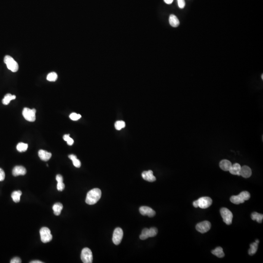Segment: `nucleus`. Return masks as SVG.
Returning a JSON list of instances; mask_svg holds the SVG:
<instances>
[{
  "instance_id": "f257e3e1",
  "label": "nucleus",
  "mask_w": 263,
  "mask_h": 263,
  "mask_svg": "<svg viewBox=\"0 0 263 263\" xmlns=\"http://www.w3.org/2000/svg\"><path fill=\"white\" fill-rule=\"evenodd\" d=\"M102 196V191L98 188L93 189L90 190L87 194L86 203L87 204H95L100 199Z\"/></svg>"
},
{
  "instance_id": "f03ea898",
  "label": "nucleus",
  "mask_w": 263,
  "mask_h": 263,
  "mask_svg": "<svg viewBox=\"0 0 263 263\" xmlns=\"http://www.w3.org/2000/svg\"><path fill=\"white\" fill-rule=\"evenodd\" d=\"M250 197V195L248 191H243L238 196H233L231 197L230 200L234 204L238 205L244 203L246 200H248Z\"/></svg>"
},
{
  "instance_id": "7ed1b4c3",
  "label": "nucleus",
  "mask_w": 263,
  "mask_h": 263,
  "mask_svg": "<svg viewBox=\"0 0 263 263\" xmlns=\"http://www.w3.org/2000/svg\"><path fill=\"white\" fill-rule=\"evenodd\" d=\"M213 203L212 199L209 197H202L193 202L195 208L199 207L201 209H207L211 206Z\"/></svg>"
},
{
  "instance_id": "20e7f679",
  "label": "nucleus",
  "mask_w": 263,
  "mask_h": 263,
  "mask_svg": "<svg viewBox=\"0 0 263 263\" xmlns=\"http://www.w3.org/2000/svg\"><path fill=\"white\" fill-rule=\"evenodd\" d=\"M4 62L7 66L8 69L13 72H16L19 69L18 63L11 56L6 55L4 58Z\"/></svg>"
},
{
  "instance_id": "39448f33",
  "label": "nucleus",
  "mask_w": 263,
  "mask_h": 263,
  "mask_svg": "<svg viewBox=\"0 0 263 263\" xmlns=\"http://www.w3.org/2000/svg\"><path fill=\"white\" fill-rule=\"evenodd\" d=\"M221 215L222 216L224 222L227 225H229L232 223L233 215L232 213L227 208H222L220 210Z\"/></svg>"
},
{
  "instance_id": "423d86ee",
  "label": "nucleus",
  "mask_w": 263,
  "mask_h": 263,
  "mask_svg": "<svg viewBox=\"0 0 263 263\" xmlns=\"http://www.w3.org/2000/svg\"><path fill=\"white\" fill-rule=\"evenodd\" d=\"M40 236H41V241L44 243L49 242L52 239V235L51 231L48 228L46 227H43L40 229Z\"/></svg>"
},
{
  "instance_id": "0eeeda50",
  "label": "nucleus",
  "mask_w": 263,
  "mask_h": 263,
  "mask_svg": "<svg viewBox=\"0 0 263 263\" xmlns=\"http://www.w3.org/2000/svg\"><path fill=\"white\" fill-rule=\"evenodd\" d=\"M81 259L84 263H92L93 254L90 249L85 248L82 250L81 253Z\"/></svg>"
},
{
  "instance_id": "6e6552de",
  "label": "nucleus",
  "mask_w": 263,
  "mask_h": 263,
  "mask_svg": "<svg viewBox=\"0 0 263 263\" xmlns=\"http://www.w3.org/2000/svg\"><path fill=\"white\" fill-rule=\"evenodd\" d=\"M36 109L25 108L22 111V115L27 121L30 122H34L36 119Z\"/></svg>"
},
{
  "instance_id": "1a4fd4ad",
  "label": "nucleus",
  "mask_w": 263,
  "mask_h": 263,
  "mask_svg": "<svg viewBox=\"0 0 263 263\" xmlns=\"http://www.w3.org/2000/svg\"><path fill=\"white\" fill-rule=\"evenodd\" d=\"M211 228V224L208 221H205L197 224L196 226V229L198 231L204 234L208 232Z\"/></svg>"
},
{
  "instance_id": "9d476101",
  "label": "nucleus",
  "mask_w": 263,
  "mask_h": 263,
  "mask_svg": "<svg viewBox=\"0 0 263 263\" xmlns=\"http://www.w3.org/2000/svg\"><path fill=\"white\" fill-rule=\"evenodd\" d=\"M123 236V232L120 228H117L115 229L113 235V242L116 245H118L121 243Z\"/></svg>"
},
{
  "instance_id": "9b49d317",
  "label": "nucleus",
  "mask_w": 263,
  "mask_h": 263,
  "mask_svg": "<svg viewBox=\"0 0 263 263\" xmlns=\"http://www.w3.org/2000/svg\"><path fill=\"white\" fill-rule=\"evenodd\" d=\"M140 212L143 215H147L150 217L155 216L156 212L153 209L147 206H142L140 208Z\"/></svg>"
},
{
  "instance_id": "f8f14e48",
  "label": "nucleus",
  "mask_w": 263,
  "mask_h": 263,
  "mask_svg": "<svg viewBox=\"0 0 263 263\" xmlns=\"http://www.w3.org/2000/svg\"><path fill=\"white\" fill-rule=\"evenodd\" d=\"M142 177L145 180L150 182H153L156 180V177L153 175V171L151 170L143 172L142 173Z\"/></svg>"
},
{
  "instance_id": "ddd939ff",
  "label": "nucleus",
  "mask_w": 263,
  "mask_h": 263,
  "mask_svg": "<svg viewBox=\"0 0 263 263\" xmlns=\"http://www.w3.org/2000/svg\"><path fill=\"white\" fill-rule=\"evenodd\" d=\"M27 173V170L22 166H15L12 170V174L14 176L17 177L19 175H24Z\"/></svg>"
},
{
  "instance_id": "4468645a",
  "label": "nucleus",
  "mask_w": 263,
  "mask_h": 263,
  "mask_svg": "<svg viewBox=\"0 0 263 263\" xmlns=\"http://www.w3.org/2000/svg\"><path fill=\"white\" fill-rule=\"evenodd\" d=\"M252 171L250 168L247 166H243L241 167V170L240 172V175L244 178H248L251 175Z\"/></svg>"
},
{
  "instance_id": "2eb2a0df",
  "label": "nucleus",
  "mask_w": 263,
  "mask_h": 263,
  "mask_svg": "<svg viewBox=\"0 0 263 263\" xmlns=\"http://www.w3.org/2000/svg\"><path fill=\"white\" fill-rule=\"evenodd\" d=\"M38 154L40 159L44 161H47L49 160L52 156L51 153L46 151L45 150H40L39 151Z\"/></svg>"
},
{
  "instance_id": "dca6fc26",
  "label": "nucleus",
  "mask_w": 263,
  "mask_h": 263,
  "mask_svg": "<svg viewBox=\"0 0 263 263\" xmlns=\"http://www.w3.org/2000/svg\"><path fill=\"white\" fill-rule=\"evenodd\" d=\"M232 166V164L229 160L227 159H223L221 160L219 163V166L222 170L224 171H229Z\"/></svg>"
},
{
  "instance_id": "f3484780",
  "label": "nucleus",
  "mask_w": 263,
  "mask_h": 263,
  "mask_svg": "<svg viewBox=\"0 0 263 263\" xmlns=\"http://www.w3.org/2000/svg\"><path fill=\"white\" fill-rule=\"evenodd\" d=\"M241 166L238 163H235L234 164H232L231 169H229V173L232 175L240 176V172L241 170Z\"/></svg>"
},
{
  "instance_id": "a211bd4d",
  "label": "nucleus",
  "mask_w": 263,
  "mask_h": 263,
  "mask_svg": "<svg viewBox=\"0 0 263 263\" xmlns=\"http://www.w3.org/2000/svg\"><path fill=\"white\" fill-rule=\"evenodd\" d=\"M169 23L170 25L173 27H177L180 25L179 20L175 15L172 14L169 17Z\"/></svg>"
},
{
  "instance_id": "6ab92c4d",
  "label": "nucleus",
  "mask_w": 263,
  "mask_h": 263,
  "mask_svg": "<svg viewBox=\"0 0 263 263\" xmlns=\"http://www.w3.org/2000/svg\"><path fill=\"white\" fill-rule=\"evenodd\" d=\"M52 209L55 215H59L63 209V205L60 203H56L53 205Z\"/></svg>"
},
{
  "instance_id": "aec40b11",
  "label": "nucleus",
  "mask_w": 263,
  "mask_h": 263,
  "mask_svg": "<svg viewBox=\"0 0 263 263\" xmlns=\"http://www.w3.org/2000/svg\"><path fill=\"white\" fill-rule=\"evenodd\" d=\"M212 254L216 256L218 258H223L225 256L223 248L220 247H217L215 250L212 251Z\"/></svg>"
},
{
  "instance_id": "412c9836",
  "label": "nucleus",
  "mask_w": 263,
  "mask_h": 263,
  "mask_svg": "<svg viewBox=\"0 0 263 263\" xmlns=\"http://www.w3.org/2000/svg\"><path fill=\"white\" fill-rule=\"evenodd\" d=\"M22 194V193L21 191H14L11 194V197L14 202L15 203H18L20 201V197Z\"/></svg>"
},
{
  "instance_id": "4be33fe9",
  "label": "nucleus",
  "mask_w": 263,
  "mask_h": 263,
  "mask_svg": "<svg viewBox=\"0 0 263 263\" xmlns=\"http://www.w3.org/2000/svg\"><path fill=\"white\" fill-rule=\"evenodd\" d=\"M251 217L253 220H256L259 223H261L263 221V215L256 212H254L252 213Z\"/></svg>"
},
{
  "instance_id": "5701e85b",
  "label": "nucleus",
  "mask_w": 263,
  "mask_h": 263,
  "mask_svg": "<svg viewBox=\"0 0 263 263\" xmlns=\"http://www.w3.org/2000/svg\"><path fill=\"white\" fill-rule=\"evenodd\" d=\"M15 99H16V96L15 95H12L11 94H8L5 96V97L2 100V102L4 105H8L10 103L11 100H13Z\"/></svg>"
},
{
  "instance_id": "b1692460",
  "label": "nucleus",
  "mask_w": 263,
  "mask_h": 263,
  "mask_svg": "<svg viewBox=\"0 0 263 263\" xmlns=\"http://www.w3.org/2000/svg\"><path fill=\"white\" fill-rule=\"evenodd\" d=\"M68 157L72 160L74 166L76 168H79L81 167V161L77 159L76 156H75L74 154H70L68 156Z\"/></svg>"
},
{
  "instance_id": "393cba45",
  "label": "nucleus",
  "mask_w": 263,
  "mask_h": 263,
  "mask_svg": "<svg viewBox=\"0 0 263 263\" xmlns=\"http://www.w3.org/2000/svg\"><path fill=\"white\" fill-rule=\"evenodd\" d=\"M250 249L248 250V254L250 255H253L255 254L258 249V243L256 242L252 243L250 245Z\"/></svg>"
},
{
  "instance_id": "a878e982",
  "label": "nucleus",
  "mask_w": 263,
  "mask_h": 263,
  "mask_svg": "<svg viewBox=\"0 0 263 263\" xmlns=\"http://www.w3.org/2000/svg\"><path fill=\"white\" fill-rule=\"evenodd\" d=\"M27 148H28V144L25 143H19L17 146V149L20 152L26 151Z\"/></svg>"
},
{
  "instance_id": "bb28decb",
  "label": "nucleus",
  "mask_w": 263,
  "mask_h": 263,
  "mask_svg": "<svg viewBox=\"0 0 263 263\" xmlns=\"http://www.w3.org/2000/svg\"><path fill=\"white\" fill-rule=\"evenodd\" d=\"M140 239L141 240L147 239V238L149 237V229L147 228H145L143 229L141 232V234L140 235Z\"/></svg>"
},
{
  "instance_id": "cd10ccee",
  "label": "nucleus",
  "mask_w": 263,
  "mask_h": 263,
  "mask_svg": "<svg viewBox=\"0 0 263 263\" xmlns=\"http://www.w3.org/2000/svg\"><path fill=\"white\" fill-rule=\"evenodd\" d=\"M57 79L58 75L55 72H51L47 75V79L49 81H55Z\"/></svg>"
},
{
  "instance_id": "c85d7f7f",
  "label": "nucleus",
  "mask_w": 263,
  "mask_h": 263,
  "mask_svg": "<svg viewBox=\"0 0 263 263\" xmlns=\"http://www.w3.org/2000/svg\"><path fill=\"white\" fill-rule=\"evenodd\" d=\"M115 128L117 130H121L125 127V122L123 121H118L115 123Z\"/></svg>"
},
{
  "instance_id": "c756f323",
  "label": "nucleus",
  "mask_w": 263,
  "mask_h": 263,
  "mask_svg": "<svg viewBox=\"0 0 263 263\" xmlns=\"http://www.w3.org/2000/svg\"><path fill=\"white\" fill-rule=\"evenodd\" d=\"M158 230L157 229L154 227L150 228L149 229V237H153L156 236L157 235Z\"/></svg>"
},
{
  "instance_id": "7c9ffc66",
  "label": "nucleus",
  "mask_w": 263,
  "mask_h": 263,
  "mask_svg": "<svg viewBox=\"0 0 263 263\" xmlns=\"http://www.w3.org/2000/svg\"><path fill=\"white\" fill-rule=\"evenodd\" d=\"M63 140L67 142L68 145L71 146L73 144L74 140L72 138H71L69 135H65L63 136Z\"/></svg>"
},
{
  "instance_id": "2f4dec72",
  "label": "nucleus",
  "mask_w": 263,
  "mask_h": 263,
  "mask_svg": "<svg viewBox=\"0 0 263 263\" xmlns=\"http://www.w3.org/2000/svg\"><path fill=\"white\" fill-rule=\"evenodd\" d=\"M81 115L75 113L71 114L69 116L70 119L72 121H78V119H79L80 118H81Z\"/></svg>"
},
{
  "instance_id": "473e14b6",
  "label": "nucleus",
  "mask_w": 263,
  "mask_h": 263,
  "mask_svg": "<svg viewBox=\"0 0 263 263\" xmlns=\"http://www.w3.org/2000/svg\"><path fill=\"white\" fill-rule=\"evenodd\" d=\"M65 188V185L63 182H58L57 189L59 191H62Z\"/></svg>"
},
{
  "instance_id": "72a5a7b5",
  "label": "nucleus",
  "mask_w": 263,
  "mask_h": 263,
  "mask_svg": "<svg viewBox=\"0 0 263 263\" xmlns=\"http://www.w3.org/2000/svg\"><path fill=\"white\" fill-rule=\"evenodd\" d=\"M178 6L180 8L182 9L184 8L185 6V2L184 0H177Z\"/></svg>"
},
{
  "instance_id": "f704fd0d",
  "label": "nucleus",
  "mask_w": 263,
  "mask_h": 263,
  "mask_svg": "<svg viewBox=\"0 0 263 263\" xmlns=\"http://www.w3.org/2000/svg\"><path fill=\"white\" fill-rule=\"evenodd\" d=\"M5 178V173L3 169L0 168V181L4 180Z\"/></svg>"
},
{
  "instance_id": "c9c22d12",
  "label": "nucleus",
  "mask_w": 263,
  "mask_h": 263,
  "mask_svg": "<svg viewBox=\"0 0 263 263\" xmlns=\"http://www.w3.org/2000/svg\"><path fill=\"white\" fill-rule=\"evenodd\" d=\"M22 262L21 259L19 257H15L11 260V263H21Z\"/></svg>"
},
{
  "instance_id": "e433bc0d",
  "label": "nucleus",
  "mask_w": 263,
  "mask_h": 263,
  "mask_svg": "<svg viewBox=\"0 0 263 263\" xmlns=\"http://www.w3.org/2000/svg\"><path fill=\"white\" fill-rule=\"evenodd\" d=\"M56 179L58 182H63V177H62L61 175H57Z\"/></svg>"
},
{
  "instance_id": "4c0bfd02",
  "label": "nucleus",
  "mask_w": 263,
  "mask_h": 263,
  "mask_svg": "<svg viewBox=\"0 0 263 263\" xmlns=\"http://www.w3.org/2000/svg\"><path fill=\"white\" fill-rule=\"evenodd\" d=\"M164 1L165 3L167 4H171L173 3V0H164Z\"/></svg>"
},
{
  "instance_id": "58836bf2",
  "label": "nucleus",
  "mask_w": 263,
  "mask_h": 263,
  "mask_svg": "<svg viewBox=\"0 0 263 263\" xmlns=\"http://www.w3.org/2000/svg\"><path fill=\"white\" fill-rule=\"evenodd\" d=\"M31 263H43V262H42L41 261H38V260H35V261H32L31 262H30Z\"/></svg>"
},
{
  "instance_id": "ea45409f",
  "label": "nucleus",
  "mask_w": 263,
  "mask_h": 263,
  "mask_svg": "<svg viewBox=\"0 0 263 263\" xmlns=\"http://www.w3.org/2000/svg\"><path fill=\"white\" fill-rule=\"evenodd\" d=\"M255 242L257 243H258V244L259 242V240H256Z\"/></svg>"
},
{
  "instance_id": "a19ab883",
  "label": "nucleus",
  "mask_w": 263,
  "mask_h": 263,
  "mask_svg": "<svg viewBox=\"0 0 263 263\" xmlns=\"http://www.w3.org/2000/svg\"><path fill=\"white\" fill-rule=\"evenodd\" d=\"M263 74H262V79H263Z\"/></svg>"
}]
</instances>
